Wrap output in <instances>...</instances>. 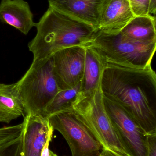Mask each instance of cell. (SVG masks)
<instances>
[{
    "label": "cell",
    "mask_w": 156,
    "mask_h": 156,
    "mask_svg": "<svg viewBox=\"0 0 156 156\" xmlns=\"http://www.w3.org/2000/svg\"><path fill=\"white\" fill-rule=\"evenodd\" d=\"M35 27L36 34L28 44L33 55L32 63L47 60L59 50L67 48L87 46L97 31L49 6Z\"/></svg>",
    "instance_id": "obj_2"
},
{
    "label": "cell",
    "mask_w": 156,
    "mask_h": 156,
    "mask_svg": "<svg viewBox=\"0 0 156 156\" xmlns=\"http://www.w3.org/2000/svg\"><path fill=\"white\" fill-rule=\"evenodd\" d=\"M103 101L106 112L129 153L132 156H147L145 133L120 105L104 96Z\"/></svg>",
    "instance_id": "obj_7"
},
{
    "label": "cell",
    "mask_w": 156,
    "mask_h": 156,
    "mask_svg": "<svg viewBox=\"0 0 156 156\" xmlns=\"http://www.w3.org/2000/svg\"><path fill=\"white\" fill-rule=\"evenodd\" d=\"M98 156H123L118 153L109 149L103 148L100 154Z\"/></svg>",
    "instance_id": "obj_22"
},
{
    "label": "cell",
    "mask_w": 156,
    "mask_h": 156,
    "mask_svg": "<svg viewBox=\"0 0 156 156\" xmlns=\"http://www.w3.org/2000/svg\"><path fill=\"white\" fill-rule=\"evenodd\" d=\"M106 62L91 47L86 46L85 64L81 88L79 94L86 96L93 93L100 86Z\"/></svg>",
    "instance_id": "obj_13"
},
{
    "label": "cell",
    "mask_w": 156,
    "mask_h": 156,
    "mask_svg": "<svg viewBox=\"0 0 156 156\" xmlns=\"http://www.w3.org/2000/svg\"><path fill=\"white\" fill-rule=\"evenodd\" d=\"M86 47L74 46L52 55L53 72L60 90L75 87L83 77Z\"/></svg>",
    "instance_id": "obj_8"
},
{
    "label": "cell",
    "mask_w": 156,
    "mask_h": 156,
    "mask_svg": "<svg viewBox=\"0 0 156 156\" xmlns=\"http://www.w3.org/2000/svg\"><path fill=\"white\" fill-rule=\"evenodd\" d=\"M156 0H150L149 13L150 14H156Z\"/></svg>",
    "instance_id": "obj_23"
},
{
    "label": "cell",
    "mask_w": 156,
    "mask_h": 156,
    "mask_svg": "<svg viewBox=\"0 0 156 156\" xmlns=\"http://www.w3.org/2000/svg\"><path fill=\"white\" fill-rule=\"evenodd\" d=\"M0 20L24 35L35 27L30 6L24 0H1Z\"/></svg>",
    "instance_id": "obj_11"
},
{
    "label": "cell",
    "mask_w": 156,
    "mask_h": 156,
    "mask_svg": "<svg viewBox=\"0 0 156 156\" xmlns=\"http://www.w3.org/2000/svg\"><path fill=\"white\" fill-rule=\"evenodd\" d=\"M81 81L71 89L60 90L46 107L42 117L49 118L53 115L71 108L72 103L80 92Z\"/></svg>",
    "instance_id": "obj_16"
},
{
    "label": "cell",
    "mask_w": 156,
    "mask_h": 156,
    "mask_svg": "<svg viewBox=\"0 0 156 156\" xmlns=\"http://www.w3.org/2000/svg\"><path fill=\"white\" fill-rule=\"evenodd\" d=\"M103 95L122 107L147 135L156 133V75L151 66L125 67L106 63Z\"/></svg>",
    "instance_id": "obj_1"
},
{
    "label": "cell",
    "mask_w": 156,
    "mask_h": 156,
    "mask_svg": "<svg viewBox=\"0 0 156 156\" xmlns=\"http://www.w3.org/2000/svg\"><path fill=\"white\" fill-rule=\"evenodd\" d=\"M17 82L24 106V115L42 116L46 106L60 90L54 76L52 57L32 63Z\"/></svg>",
    "instance_id": "obj_5"
},
{
    "label": "cell",
    "mask_w": 156,
    "mask_h": 156,
    "mask_svg": "<svg viewBox=\"0 0 156 156\" xmlns=\"http://www.w3.org/2000/svg\"><path fill=\"white\" fill-rule=\"evenodd\" d=\"M49 156H57V155L50 150L49 151Z\"/></svg>",
    "instance_id": "obj_24"
},
{
    "label": "cell",
    "mask_w": 156,
    "mask_h": 156,
    "mask_svg": "<svg viewBox=\"0 0 156 156\" xmlns=\"http://www.w3.org/2000/svg\"><path fill=\"white\" fill-rule=\"evenodd\" d=\"M72 108L104 149L123 156H132L121 140L104 108L100 86L90 95L78 94Z\"/></svg>",
    "instance_id": "obj_4"
},
{
    "label": "cell",
    "mask_w": 156,
    "mask_h": 156,
    "mask_svg": "<svg viewBox=\"0 0 156 156\" xmlns=\"http://www.w3.org/2000/svg\"><path fill=\"white\" fill-rule=\"evenodd\" d=\"M147 156H156V133L147 135Z\"/></svg>",
    "instance_id": "obj_20"
},
{
    "label": "cell",
    "mask_w": 156,
    "mask_h": 156,
    "mask_svg": "<svg viewBox=\"0 0 156 156\" xmlns=\"http://www.w3.org/2000/svg\"><path fill=\"white\" fill-rule=\"evenodd\" d=\"M23 122L22 137L24 156H40L49 136L54 131L49 118L25 115Z\"/></svg>",
    "instance_id": "obj_10"
},
{
    "label": "cell",
    "mask_w": 156,
    "mask_h": 156,
    "mask_svg": "<svg viewBox=\"0 0 156 156\" xmlns=\"http://www.w3.org/2000/svg\"><path fill=\"white\" fill-rule=\"evenodd\" d=\"M49 6L99 30L103 12L111 0H48Z\"/></svg>",
    "instance_id": "obj_9"
},
{
    "label": "cell",
    "mask_w": 156,
    "mask_h": 156,
    "mask_svg": "<svg viewBox=\"0 0 156 156\" xmlns=\"http://www.w3.org/2000/svg\"><path fill=\"white\" fill-rule=\"evenodd\" d=\"M87 46L94 48L106 63L125 67L145 69L151 66L156 42L141 43L127 38L121 32L108 34L97 30Z\"/></svg>",
    "instance_id": "obj_3"
},
{
    "label": "cell",
    "mask_w": 156,
    "mask_h": 156,
    "mask_svg": "<svg viewBox=\"0 0 156 156\" xmlns=\"http://www.w3.org/2000/svg\"><path fill=\"white\" fill-rule=\"evenodd\" d=\"M49 120L54 131H58L66 139L72 156H98L103 149L72 107L51 115Z\"/></svg>",
    "instance_id": "obj_6"
},
{
    "label": "cell",
    "mask_w": 156,
    "mask_h": 156,
    "mask_svg": "<svg viewBox=\"0 0 156 156\" xmlns=\"http://www.w3.org/2000/svg\"><path fill=\"white\" fill-rule=\"evenodd\" d=\"M132 11L135 16L150 14V0H128Z\"/></svg>",
    "instance_id": "obj_19"
},
{
    "label": "cell",
    "mask_w": 156,
    "mask_h": 156,
    "mask_svg": "<svg viewBox=\"0 0 156 156\" xmlns=\"http://www.w3.org/2000/svg\"><path fill=\"white\" fill-rule=\"evenodd\" d=\"M135 16L128 0H111L103 12L98 30L106 34H118Z\"/></svg>",
    "instance_id": "obj_12"
},
{
    "label": "cell",
    "mask_w": 156,
    "mask_h": 156,
    "mask_svg": "<svg viewBox=\"0 0 156 156\" xmlns=\"http://www.w3.org/2000/svg\"><path fill=\"white\" fill-rule=\"evenodd\" d=\"M53 133L50 134L45 144L44 145L43 147V149L41 151V155L40 156H49V143L51 142L52 140V136H53Z\"/></svg>",
    "instance_id": "obj_21"
},
{
    "label": "cell",
    "mask_w": 156,
    "mask_h": 156,
    "mask_svg": "<svg viewBox=\"0 0 156 156\" xmlns=\"http://www.w3.org/2000/svg\"><path fill=\"white\" fill-rule=\"evenodd\" d=\"M0 156H24L22 136L0 147Z\"/></svg>",
    "instance_id": "obj_18"
},
{
    "label": "cell",
    "mask_w": 156,
    "mask_h": 156,
    "mask_svg": "<svg viewBox=\"0 0 156 156\" xmlns=\"http://www.w3.org/2000/svg\"><path fill=\"white\" fill-rule=\"evenodd\" d=\"M24 106L17 82L0 83V122L9 123L23 115Z\"/></svg>",
    "instance_id": "obj_14"
},
{
    "label": "cell",
    "mask_w": 156,
    "mask_h": 156,
    "mask_svg": "<svg viewBox=\"0 0 156 156\" xmlns=\"http://www.w3.org/2000/svg\"><path fill=\"white\" fill-rule=\"evenodd\" d=\"M24 123L0 128V147L16 140L22 136Z\"/></svg>",
    "instance_id": "obj_17"
},
{
    "label": "cell",
    "mask_w": 156,
    "mask_h": 156,
    "mask_svg": "<svg viewBox=\"0 0 156 156\" xmlns=\"http://www.w3.org/2000/svg\"><path fill=\"white\" fill-rule=\"evenodd\" d=\"M125 37L136 42H156V18L152 15L135 16L121 31Z\"/></svg>",
    "instance_id": "obj_15"
}]
</instances>
